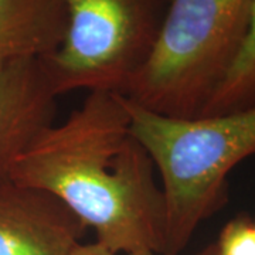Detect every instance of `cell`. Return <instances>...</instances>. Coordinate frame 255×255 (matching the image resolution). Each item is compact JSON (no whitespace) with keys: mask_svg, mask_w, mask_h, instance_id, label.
Returning a JSON list of instances; mask_svg holds the SVG:
<instances>
[{"mask_svg":"<svg viewBox=\"0 0 255 255\" xmlns=\"http://www.w3.org/2000/svg\"><path fill=\"white\" fill-rule=\"evenodd\" d=\"M156 169L130 128L127 98L88 92L18 159L10 179L53 194L114 253L160 254L164 201Z\"/></svg>","mask_w":255,"mask_h":255,"instance_id":"cell-1","label":"cell"},{"mask_svg":"<svg viewBox=\"0 0 255 255\" xmlns=\"http://www.w3.org/2000/svg\"><path fill=\"white\" fill-rule=\"evenodd\" d=\"M127 105L132 132L162 180L164 227L159 255H179L201 223L224 206L230 172L255 156V105L194 118L166 117L128 98Z\"/></svg>","mask_w":255,"mask_h":255,"instance_id":"cell-2","label":"cell"},{"mask_svg":"<svg viewBox=\"0 0 255 255\" xmlns=\"http://www.w3.org/2000/svg\"><path fill=\"white\" fill-rule=\"evenodd\" d=\"M254 0H170L152 54L122 95L166 117H199L234 63Z\"/></svg>","mask_w":255,"mask_h":255,"instance_id":"cell-3","label":"cell"},{"mask_svg":"<svg viewBox=\"0 0 255 255\" xmlns=\"http://www.w3.org/2000/svg\"><path fill=\"white\" fill-rule=\"evenodd\" d=\"M170 0H63L65 31L40 57L55 94L119 92L152 54Z\"/></svg>","mask_w":255,"mask_h":255,"instance_id":"cell-4","label":"cell"},{"mask_svg":"<svg viewBox=\"0 0 255 255\" xmlns=\"http://www.w3.org/2000/svg\"><path fill=\"white\" fill-rule=\"evenodd\" d=\"M85 230L53 194L0 182V255H70Z\"/></svg>","mask_w":255,"mask_h":255,"instance_id":"cell-5","label":"cell"},{"mask_svg":"<svg viewBox=\"0 0 255 255\" xmlns=\"http://www.w3.org/2000/svg\"><path fill=\"white\" fill-rule=\"evenodd\" d=\"M57 97L41 58L0 67V182L10 179L18 159L53 125Z\"/></svg>","mask_w":255,"mask_h":255,"instance_id":"cell-6","label":"cell"},{"mask_svg":"<svg viewBox=\"0 0 255 255\" xmlns=\"http://www.w3.org/2000/svg\"><path fill=\"white\" fill-rule=\"evenodd\" d=\"M64 31L63 0H0V67L51 54Z\"/></svg>","mask_w":255,"mask_h":255,"instance_id":"cell-7","label":"cell"},{"mask_svg":"<svg viewBox=\"0 0 255 255\" xmlns=\"http://www.w3.org/2000/svg\"><path fill=\"white\" fill-rule=\"evenodd\" d=\"M255 105V0L244 43L199 117L221 115Z\"/></svg>","mask_w":255,"mask_h":255,"instance_id":"cell-8","label":"cell"},{"mask_svg":"<svg viewBox=\"0 0 255 255\" xmlns=\"http://www.w3.org/2000/svg\"><path fill=\"white\" fill-rule=\"evenodd\" d=\"M214 244L219 255H255L254 221L237 216L224 226Z\"/></svg>","mask_w":255,"mask_h":255,"instance_id":"cell-9","label":"cell"},{"mask_svg":"<svg viewBox=\"0 0 255 255\" xmlns=\"http://www.w3.org/2000/svg\"><path fill=\"white\" fill-rule=\"evenodd\" d=\"M70 255H118L117 253L111 251L110 248L100 244L98 241L91 244H78L74 248Z\"/></svg>","mask_w":255,"mask_h":255,"instance_id":"cell-10","label":"cell"},{"mask_svg":"<svg viewBox=\"0 0 255 255\" xmlns=\"http://www.w3.org/2000/svg\"><path fill=\"white\" fill-rule=\"evenodd\" d=\"M196 255H219V253H217L216 244H210L209 247H206L204 250H201L200 253Z\"/></svg>","mask_w":255,"mask_h":255,"instance_id":"cell-11","label":"cell"},{"mask_svg":"<svg viewBox=\"0 0 255 255\" xmlns=\"http://www.w3.org/2000/svg\"><path fill=\"white\" fill-rule=\"evenodd\" d=\"M130 255H156L155 253H152V251H140V253H135V254H130Z\"/></svg>","mask_w":255,"mask_h":255,"instance_id":"cell-12","label":"cell"},{"mask_svg":"<svg viewBox=\"0 0 255 255\" xmlns=\"http://www.w3.org/2000/svg\"><path fill=\"white\" fill-rule=\"evenodd\" d=\"M254 231H255V221H254Z\"/></svg>","mask_w":255,"mask_h":255,"instance_id":"cell-13","label":"cell"}]
</instances>
